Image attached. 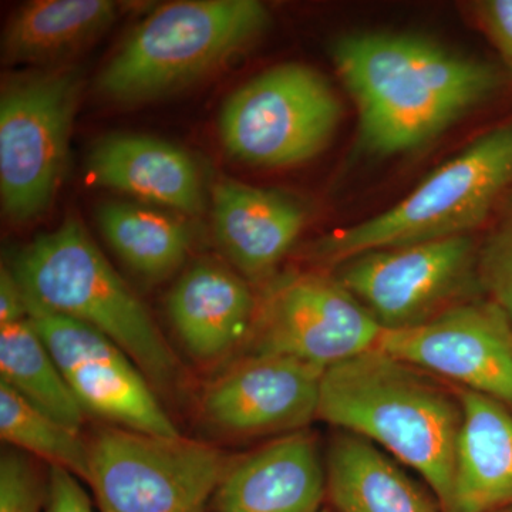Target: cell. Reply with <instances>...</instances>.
I'll return each mask as SVG.
<instances>
[{
    "instance_id": "26",
    "label": "cell",
    "mask_w": 512,
    "mask_h": 512,
    "mask_svg": "<svg viewBox=\"0 0 512 512\" xmlns=\"http://www.w3.org/2000/svg\"><path fill=\"white\" fill-rule=\"evenodd\" d=\"M45 512H93L92 501L79 478L63 467L50 466L47 473Z\"/></svg>"
},
{
    "instance_id": "11",
    "label": "cell",
    "mask_w": 512,
    "mask_h": 512,
    "mask_svg": "<svg viewBox=\"0 0 512 512\" xmlns=\"http://www.w3.org/2000/svg\"><path fill=\"white\" fill-rule=\"evenodd\" d=\"M25 302L28 318L84 412L124 429L181 436L147 377L116 343L86 323Z\"/></svg>"
},
{
    "instance_id": "22",
    "label": "cell",
    "mask_w": 512,
    "mask_h": 512,
    "mask_svg": "<svg viewBox=\"0 0 512 512\" xmlns=\"http://www.w3.org/2000/svg\"><path fill=\"white\" fill-rule=\"evenodd\" d=\"M0 377L40 412L82 429L86 412L29 318L0 325Z\"/></svg>"
},
{
    "instance_id": "18",
    "label": "cell",
    "mask_w": 512,
    "mask_h": 512,
    "mask_svg": "<svg viewBox=\"0 0 512 512\" xmlns=\"http://www.w3.org/2000/svg\"><path fill=\"white\" fill-rule=\"evenodd\" d=\"M454 386V384H453ZM463 404L456 478L446 512H491L512 505L510 407L454 386Z\"/></svg>"
},
{
    "instance_id": "24",
    "label": "cell",
    "mask_w": 512,
    "mask_h": 512,
    "mask_svg": "<svg viewBox=\"0 0 512 512\" xmlns=\"http://www.w3.org/2000/svg\"><path fill=\"white\" fill-rule=\"evenodd\" d=\"M47 476L23 451H3L0 458V512H42Z\"/></svg>"
},
{
    "instance_id": "9",
    "label": "cell",
    "mask_w": 512,
    "mask_h": 512,
    "mask_svg": "<svg viewBox=\"0 0 512 512\" xmlns=\"http://www.w3.org/2000/svg\"><path fill=\"white\" fill-rule=\"evenodd\" d=\"M478 251L471 235L376 249L335 266V276L383 330L409 329L478 298Z\"/></svg>"
},
{
    "instance_id": "13",
    "label": "cell",
    "mask_w": 512,
    "mask_h": 512,
    "mask_svg": "<svg viewBox=\"0 0 512 512\" xmlns=\"http://www.w3.org/2000/svg\"><path fill=\"white\" fill-rule=\"evenodd\" d=\"M322 367L284 356H242L207 387L201 416L229 436L296 433L318 419Z\"/></svg>"
},
{
    "instance_id": "21",
    "label": "cell",
    "mask_w": 512,
    "mask_h": 512,
    "mask_svg": "<svg viewBox=\"0 0 512 512\" xmlns=\"http://www.w3.org/2000/svg\"><path fill=\"white\" fill-rule=\"evenodd\" d=\"M97 221L124 264L148 281H163L175 274L190 251V228L170 212L107 202L97 211Z\"/></svg>"
},
{
    "instance_id": "16",
    "label": "cell",
    "mask_w": 512,
    "mask_h": 512,
    "mask_svg": "<svg viewBox=\"0 0 512 512\" xmlns=\"http://www.w3.org/2000/svg\"><path fill=\"white\" fill-rule=\"evenodd\" d=\"M212 214L222 251L252 281L275 271L306 221L302 205L288 195L231 180L215 185Z\"/></svg>"
},
{
    "instance_id": "5",
    "label": "cell",
    "mask_w": 512,
    "mask_h": 512,
    "mask_svg": "<svg viewBox=\"0 0 512 512\" xmlns=\"http://www.w3.org/2000/svg\"><path fill=\"white\" fill-rule=\"evenodd\" d=\"M512 184V120L481 134L389 210L339 229L318 245L338 266L376 249L471 235Z\"/></svg>"
},
{
    "instance_id": "10",
    "label": "cell",
    "mask_w": 512,
    "mask_h": 512,
    "mask_svg": "<svg viewBox=\"0 0 512 512\" xmlns=\"http://www.w3.org/2000/svg\"><path fill=\"white\" fill-rule=\"evenodd\" d=\"M383 328L335 275H288L261 302L244 356H284L329 369L377 348Z\"/></svg>"
},
{
    "instance_id": "27",
    "label": "cell",
    "mask_w": 512,
    "mask_h": 512,
    "mask_svg": "<svg viewBox=\"0 0 512 512\" xmlns=\"http://www.w3.org/2000/svg\"><path fill=\"white\" fill-rule=\"evenodd\" d=\"M478 16L488 35L512 66V0H491L478 6Z\"/></svg>"
},
{
    "instance_id": "20",
    "label": "cell",
    "mask_w": 512,
    "mask_h": 512,
    "mask_svg": "<svg viewBox=\"0 0 512 512\" xmlns=\"http://www.w3.org/2000/svg\"><path fill=\"white\" fill-rule=\"evenodd\" d=\"M117 3L109 0H37L18 10L3 36L9 63L57 62L83 49L113 25Z\"/></svg>"
},
{
    "instance_id": "15",
    "label": "cell",
    "mask_w": 512,
    "mask_h": 512,
    "mask_svg": "<svg viewBox=\"0 0 512 512\" xmlns=\"http://www.w3.org/2000/svg\"><path fill=\"white\" fill-rule=\"evenodd\" d=\"M258 301L247 282L217 262L192 265L167 298L168 318L184 349L211 365L244 349Z\"/></svg>"
},
{
    "instance_id": "14",
    "label": "cell",
    "mask_w": 512,
    "mask_h": 512,
    "mask_svg": "<svg viewBox=\"0 0 512 512\" xmlns=\"http://www.w3.org/2000/svg\"><path fill=\"white\" fill-rule=\"evenodd\" d=\"M325 500L318 441L302 430L237 456L212 497L210 512H319Z\"/></svg>"
},
{
    "instance_id": "30",
    "label": "cell",
    "mask_w": 512,
    "mask_h": 512,
    "mask_svg": "<svg viewBox=\"0 0 512 512\" xmlns=\"http://www.w3.org/2000/svg\"><path fill=\"white\" fill-rule=\"evenodd\" d=\"M319 512H332V511H330L329 508L323 507L322 510H320Z\"/></svg>"
},
{
    "instance_id": "3",
    "label": "cell",
    "mask_w": 512,
    "mask_h": 512,
    "mask_svg": "<svg viewBox=\"0 0 512 512\" xmlns=\"http://www.w3.org/2000/svg\"><path fill=\"white\" fill-rule=\"evenodd\" d=\"M13 274L25 299L116 343L157 392L180 389L184 375L174 350L76 218L33 239L16 258Z\"/></svg>"
},
{
    "instance_id": "7",
    "label": "cell",
    "mask_w": 512,
    "mask_h": 512,
    "mask_svg": "<svg viewBox=\"0 0 512 512\" xmlns=\"http://www.w3.org/2000/svg\"><path fill=\"white\" fill-rule=\"evenodd\" d=\"M83 76L73 66L19 74L0 99V195L10 221L40 217L55 200Z\"/></svg>"
},
{
    "instance_id": "28",
    "label": "cell",
    "mask_w": 512,
    "mask_h": 512,
    "mask_svg": "<svg viewBox=\"0 0 512 512\" xmlns=\"http://www.w3.org/2000/svg\"><path fill=\"white\" fill-rule=\"evenodd\" d=\"M28 319L25 295L13 271L3 266L0 271V325Z\"/></svg>"
},
{
    "instance_id": "12",
    "label": "cell",
    "mask_w": 512,
    "mask_h": 512,
    "mask_svg": "<svg viewBox=\"0 0 512 512\" xmlns=\"http://www.w3.org/2000/svg\"><path fill=\"white\" fill-rule=\"evenodd\" d=\"M377 348L512 407V325L488 299L458 303L414 328L383 330Z\"/></svg>"
},
{
    "instance_id": "6",
    "label": "cell",
    "mask_w": 512,
    "mask_h": 512,
    "mask_svg": "<svg viewBox=\"0 0 512 512\" xmlns=\"http://www.w3.org/2000/svg\"><path fill=\"white\" fill-rule=\"evenodd\" d=\"M86 483L101 512H210L237 456L212 444L124 427H103L89 440Z\"/></svg>"
},
{
    "instance_id": "17",
    "label": "cell",
    "mask_w": 512,
    "mask_h": 512,
    "mask_svg": "<svg viewBox=\"0 0 512 512\" xmlns=\"http://www.w3.org/2000/svg\"><path fill=\"white\" fill-rule=\"evenodd\" d=\"M94 183L171 210L204 211L197 164L184 150L147 136L116 134L100 140L87 160Z\"/></svg>"
},
{
    "instance_id": "29",
    "label": "cell",
    "mask_w": 512,
    "mask_h": 512,
    "mask_svg": "<svg viewBox=\"0 0 512 512\" xmlns=\"http://www.w3.org/2000/svg\"><path fill=\"white\" fill-rule=\"evenodd\" d=\"M491 512H512V505H510V507L500 508V510H495Z\"/></svg>"
},
{
    "instance_id": "19",
    "label": "cell",
    "mask_w": 512,
    "mask_h": 512,
    "mask_svg": "<svg viewBox=\"0 0 512 512\" xmlns=\"http://www.w3.org/2000/svg\"><path fill=\"white\" fill-rule=\"evenodd\" d=\"M326 500L336 512H441L412 477L372 441L339 431L325 458Z\"/></svg>"
},
{
    "instance_id": "1",
    "label": "cell",
    "mask_w": 512,
    "mask_h": 512,
    "mask_svg": "<svg viewBox=\"0 0 512 512\" xmlns=\"http://www.w3.org/2000/svg\"><path fill=\"white\" fill-rule=\"evenodd\" d=\"M359 113V143L396 156L429 143L501 84L491 64L419 36L357 33L332 47Z\"/></svg>"
},
{
    "instance_id": "25",
    "label": "cell",
    "mask_w": 512,
    "mask_h": 512,
    "mask_svg": "<svg viewBox=\"0 0 512 512\" xmlns=\"http://www.w3.org/2000/svg\"><path fill=\"white\" fill-rule=\"evenodd\" d=\"M478 282L512 325V218L478 251Z\"/></svg>"
},
{
    "instance_id": "4",
    "label": "cell",
    "mask_w": 512,
    "mask_h": 512,
    "mask_svg": "<svg viewBox=\"0 0 512 512\" xmlns=\"http://www.w3.org/2000/svg\"><path fill=\"white\" fill-rule=\"evenodd\" d=\"M255 0H184L151 13L101 70L97 89L117 104L177 92L218 69L268 28Z\"/></svg>"
},
{
    "instance_id": "2",
    "label": "cell",
    "mask_w": 512,
    "mask_h": 512,
    "mask_svg": "<svg viewBox=\"0 0 512 512\" xmlns=\"http://www.w3.org/2000/svg\"><path fill=\"white\" fill-rule=\"evenodd\" d=\"M318 419L389 451L423 477L446 512L463 426L453 384L382 349L367 350L325 370Z\"/></svg>"
},
{
    "instance_id": "8",
    "label": "cell",
    "mask_w": 512,
    "mask_h": 512,
    "mask_svg": "<svg viewBox=\"0 0 512 512\" xmlns=\"http://www.w3.org/2000/svg\"><path fill=\"white\" fill-rule=\"evenodd\" d=\"M340 117L342 104L322 74L305 64H279L225 101L221 140L242 163L289 167L318 156Z\"/></svg>"
},
{
    "instance_id": "23",
    "label": "cell",
    "mask_w": 512,
    "mask_h": 512,
    "mask_svg": "<svg viewBox=\"0 0 512 512\" xmlns=\"http://www.w3.org/2000/svg\"><path fill=\"white\" fill-rule=\"evenodd\" d=\"M0 436L16 450L66 468L87 481L90 467L89 441L80 431L63 426L26 402L8 384L0 382Z\"/></svg>"
}]
</instances>
